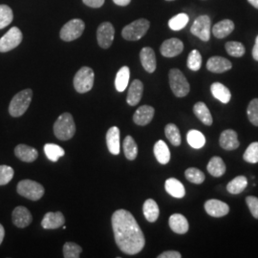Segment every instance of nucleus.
<instances>
[{"mask_svg": "<svg viewBox=\"0 0 258 258\" xmlns=\"http://www.w3.org/2000/svg\"><path fill=\"white\" fill-rule=\"evenodd\" d=\"M112 228L119 249L126 254H137L146 245L144 232L134 216L125 210H119L112 215Z\"/></svg>", "mask_w": 258, "mask_h": 258, "instance_id": "nucleus-1", "label": "nucleus"}, {"mask_svg": "<svg viewBox=\"0 0 258 258\" xmlns=\"http://www.w3.org/2000/svg\"><path fill=\"white\" fill-rule=\"evenodd\" d=\"M55 136L60 141H68L76 133L74 119L70 113L61 114L54 124Z\"/></svg>", "mask_w": 258, "mask_h": 258, "instance_id": "nucleus-2", "label": "nucleus"}, {"mask_svg": "<svg viewBox=\"0 0 258 258\" xmlns=\"http://www.w3.org/2000/svg\"><path fill=\"white\" fill-rule=\"evenodd\" d=\"M33 99L32 89H25L18 93L10 102L9 113L12 117H21L30 106Z\"/></svg>", "mask_w": 258, "mask_h": 258, "instance_id": "nucleus-3", "label": "nucleus"}, {"mask_svg": "<svg viewBox=\"0 0 258 258\" xmlns=\"http://www.w3.org/2000/svg\"><path fill=\"white\" fill-rule=\"evenodd\" d=\"M149 27L150 23L148 19H137L122 29L121 36L125 40L136 41L148 33Z\"/></svg>", "mask_w": 258, "mask_h": 258, "instance_id": "nucleus-4", "label": "nucleus"}, {"mask_svg": "<svg viewBox=\"0 0 258 258\" xmlns=\"http://www.w3.org/2000/svg\"><path fill=\"white\" fill-rule=\"evenodd\" d=\"M169 85L173 94L178 98L185 97L190 90L189 83L184 75L179 69H171L169 71Z\"/></svg>", "mask_w": 258, "mask_h": 258, "instance_id": "nucleus-5", "label": "nucleus"}, {"mask_svg": "<svg viewBox=\"0 0 258 258\" xmlns=\"http://www.w3.org/2000/svg\"><path fill=\"white\" fill-rule=\"evenodd\" d=\"M95 74L92 68L84 66L75 75L74 87L78 93L89 92L93 88Z\"/></svg>", "mask_w": 258, "mask_h": 258, "instance_id": "nucleus-6", "label": "nucleus"}, {"mask_svg": "<svg viewBox=\"0 0 258 258\" xmlns=\"http://www.w3.org/2000/svg\"><path fill=\"white\" fill-rule=\"evenodd\" d=\"M18 194L29 200L37 201L44 194L43 185L33 180H22L18 184Z\"/></svg>", "mask_w": 258, "mask_h": 258, "instance_id": "nucleus-7", "label": "nucleus"}, {"mask_svg": "<svg viewBox=\"0 0 258 258\" xmlns=\"http://www.w3.org/2000/svg\"><path fill=\"white\" fill-rule=\"evenodd\" d=\"M85 24L82 19H71L61 28L59 37L63 41H73L83 35Z\"/></svg>", "mask_w": 258, "mask_h": 258, "instance_id": "nucleus-8", "label": "nucleus"}, {"mask_svg": "<svg viewBox=\"0 0 258 258\" xmlns=\"http://www.w3.org/2000/svg\"><path fill=\"white\" fill-rule=\"evenodd\" d=\"M23 35L18 27H12L0 38V52L6 53L17 48L21 43Z\"/></svg>", "mask_w": 258, "mask_h": 258, "instance_id": "nucleus-9", "label": "nucleus"}, {"mask_svg": "<svg viewBox=\"0 0 258 258\" xmlns=\"http://www.w3.org/2000/svg\"><path fill=\"white\" fill-rule=\"evenodd\" d=\"M191 34L199 37L203 41H209L211 38V19L208 16H200L194 20L190 28Z\"/></svg>", "mask_w": 258, "mask_h": 258, "instance_id": "nucleus-10", "label": "nucleus"}, {"mask_svg": "<svg viewBox=\"0 0 258 258\" xmlns=\"http://www.w3.org/2000/svg\"><path fill=\"white\" fill-rule=\"evenodd\" d=\"M115 37V29L110 22H103L97 31L99 45L103 49H108L112 45Z\"/></svg>", "mask_w": 258, "mask_h": 258, "instance_id": "nucleus-11", "label": "nucleus"}, {"mask_svg": "<svg viewBox=\"0 0 258 258\" xmlns=\"http://www.w3.org/2000/svg\"><path fill=\"white\" fill-rule=\"evenodd\" d=\"M184 50V43L178 38H169L163 42L160 51L161 54L166 57H174L180 55Z\"/></svg>", "mask_w": 258, "mask_h": 258, "instance_id": "nucleus-12", "label": "nucleus"}, {"mask_svg": "<svg viewBox=\"0 0 258 258\" xmlns=\"http://www.w3.org/2000/svg\"><path fill=\"white\" fill-rule=\"evenodd\" d=\"M205 210L212 217H223L230 212L228 204L224 203L217 199H211L205 203Z\"/></svg>", "mask_w": 258, "mask_h": 258, "instance_id": "nucleus-13", "label": "nucleus"}, {"mask_svg": "<svg viewBox=\"0 0 258 258\" xmlns=\"http://www.w3.org/2000/svg\"><path fill=\"white\" fill-rule=\"evenodd\" d=\"M12 218H13V223L20 229L26 228L33 221V216L30 211L22 206L17 207L14 210Z\"/></svg>", "mask_w": 258, "mask_h": 258, "instance_id": "nucleus-14", "label": "nucleus"}, {"mask_svg": "<svg viewBox=\"0 0 258 258\" xmlns=\"http://www.w3.org/2000/svg\"><path fill=\"white\" fill-rule=\"evenodd\" d=\"M64 224V215L60 212H47L41 221V226L45 230L58 229L62 227Z\"/></svg>", "mask_w": 258, "mask_h": 258, "instance_id": "nucleus-15", "label": "nucleus"}, {"mask_svg": "<svg viewBox=\"0 0 258 258\" xmlns=\"http://www.w3.org/2000/svg\"><path fill=\"white\" fill-rule=\"evenodd\" d=\"M140 58L143 67L148 73H153L156 70V55L152 48L145 47L141 50Z\"/></svg>", "mask_w": 258, "mask_h": 258, "instance_id": "nucleus-16", "label": "nucleus"}, {"mask_svg": "<svg viewBox=\"0 0 258 258\" xmlns=\"http://www.w3.org/2000/svg\"><path fill=\"white\" fill-rule=\"evenodd\" d=\"M231 67L232 64L231 61L222 56H212L207 62L208 70L212 73H217V74L229 71L231 69Z\"/></svg>", "mask_w": 258, "mask_h": 258, "instance_id": "nucleus-17", "label": "nucleus"}, {"mask_svg": "<svg viewBox=\"0 0 258 258\" xmlns=\"http://www.w3.org/2000/svg\"><path fill=\"white\" fill-rule=\"evenodd\" d=\"M219 143L221 148L225 150H234L239 147L237 133L232 129H227L222 132Z\"/></svg>", "mask_w": 258, "mask_h": 258, "instance_id": "nucleus-18", "label": "nucleus"}, {"mask_svg": "<svg viewBox=\"0 0 258 258\" xmlns=\"http://www.w3.org/2000/svg\"><path fill=\"white\" fill-rule=\"evenodd\" d=\"M155 110L152 106L149 105H143L139 107L136 112L134 113L133 120L138 125H147L148 124L154 117Z\"/></svg>", "mask_w": 258, "mask_h": 258, "instance_id": "nucleus-19", "label": "nucleus"}, {"mask_svg": "<svg viewBox=\"0 0 258 258\" xmlns=\"http://www.w3.org/2000/svg\"><path fill=\"white\" fill-rule=\"evenodd\" d=\"M106 145L111 154H120V129L117 126H112L108 129L106 133Z\"/></svg>", "mask_w": 258, "mask_h": 258, "instance_id": "nucleus-20", "label": "nucleus"}, {"mask_svg": "<svg viewBox=\"0 0 258 258\" xmlns=\"http://www.w3.org/2000/svg\"><path fill=\"white\" fill-rule=\"evenodd\" d=\"M15 154L20 161L25 163H33L38 157V152L36 148L26 145H19L15 148Z\"/></svg>", "mask_w": 258, "mask_h": 258, "instance_id": "nucleus-21", "label": "nucleus"}, {"mask_svg": "<svg viewBox=\"0 0 258 258\" xmlns=\"http://www.w3.org/2000/svg\"><path fill=\"white\" fill-rule=\"evenodd\" d=\"M143 92H144V84L141 81L135 80L133 83H131L128 89L126 102L129 105L131 106L137 105L142 100Z\"/></svg>", "mask_w": 258, "mask_h": 258, "instance_id": "nucleus-22", "label": "nucleus"}, {"mask_svg": "<svg viewBox=\"0 0 258 258\" xmlns=\"http://www.w3.org/2000/svg\"><path fill=\"white\" fill-rule=\"evenodd\" d=\"M169 227L174 231L175 233L178 234H184L188 231V222L186 220V218L184 217V215L180 214V213H175L172 214L169 217Z\"/></svg>", "mask_w": 258, "mask_h": 258, "instance_id": "nucleus-23", "label": "nucleus"}, {"mask_svg": "<svg viewBox=\"0 0 258 258\" xmlns=\"http://www.w3.org/2000/svg\"><path fill=\"white\" fill-rule=\"evenodd\" d=\"M165 188H166V192L174 198L181 199L185 195L184 184L175 178L167 179L166 184H165Z\"/></svg>", "mask_w": 258, "mask_h": 258, "instance_id": "nucleus-24", "label": "nucleus"}, {"mask_svg": "<svg viewBox=\"0 0 258 258\" xmlns=\"http://www.w3.org/2000/svg\"><path fill=\"white\" fill-rule=\"evenodd\" d=\"M233 30H234V23L230 19H224L213 26L212 34L217 38H224L231 35Z\"/></svg>", "mask_w": 258, "mask_h": 258, "instance_id": "nucleus-25", "label": "nucleus"}, {"mask_svg": "<svg viewBox=\"0 0 258 258\" xmlns=\"http://www.w3.org/2000/svg\"><path fill=\"white\" fill-rule=\"evenodd\" d=\"M212 96L220 101L222 103H228L231 101V94L230 89L220 83H212L211 86Z\"/></svg>", "mask_w": 258, "mask_h": 258, "instance_id": "nucleus-26", "label": "nucleus"}, {"mask_svg": "<svg viewBox=\"0 0 258 258\" xmlns=\"http://www.w3.org/2000/svg\"><path fill=\"white\" fill-rule=\"evenodd\" d=\"M154 155L156 157L157 161L162 165H166L170 161V151L164 141L159 140L155 144Z\"/></svg>", "mask_w": 258, "mask_h": 258, "instance_id": "nucleus-27", "label": "nucleus"}, {"mask_svg": "<svg viewBox=\"0 0 258 258\" xmlns=\"http://www.w3.org/2000/svg\"><path fill=\"white\" fill-rule=\"evenodd\" d=\"M194 112L195 116L203 122L206 125H212L213 122L212 114L210 109L206 105V103L202 102L195 103L194 106Z\"/></svg>", "mask_w": 258, "mask_h": 258, "instance_id": "nucleus-28", "label": "nucleus"}, {"mask_svg": "<svg viewBox=\"0 0 258 258\" xmlns=\"http://www.w3.org/2000/svg\"><path fill=\"white\" fill-rule=\"evenodd\" d=\"M208 171L211 175L213 177H221L225 174L227 167L223 161V159L220 157H212L208 164Z\"/></svg>", "mask_w": 258, "mask_h": 258, "instance_id": "nucleus-29", "label": "nucleus"}, {"mask_svg": "<svg viewBox=\"0 0 258 258\" xmlns=\"http://www.w3.org/2000/svg\"><path fill=\"white\" fill-rule=\"evenodd\" d=\"M143 212L148 222L154 223L157 221L159 217L160 210L156 202L153 199H148L143 206Z\"/></svg>", "mask_w": 258, "mask_h": 258, "instance_id": "nucleus-30", "label": "nucleus"}, {"mask_svg": "<svg viewBox=\"0 0 258 258\" xmlns=\"http://www.w3.org/2000/svg\"><path fill=\"white\" fill-rule=\"evenodd\" d=\"M130 78V70L127 66H122L118 73L116 75L115 79V87L118 92H123L129 83Z\"/></svg>", "mask_w": 258, "mask_h": 258, "instance_id": "nucleus-31", "label": "nucleus"}, {"mask_svg": "<svg viewBox=\"0 0 258 258\" xmlns=\"http://www.w3.org/2000/svg\"><path fill=\"white\" fill-rule=\"evenodd\" d=\"M186 141H187V144L195 149H200L206 145V138L203 133L195 129L188 131L186 135Z\"/></svg>", "mask_w": 258, "mask_h": 258, "instance_id": "nucleus-32", "label": "nucleus"}, {"mask_svg": "<svg viewBox=\"0 0 258 258\" xmlns=\"http://www.w3.org/2000/svg\"><path fill=\"white\" fill-rule=\"evenodd\" d=\"M248 180L245 176H237L227 185V190L231 194H239L247 187Z\"/></svg>", "mask_w": 258, "mask_h": 258, "instance_id": "nucleus-33", "label": "nucleus"}, {"mask_svg": "<svg viewBox=\"0 0 258 258\" xmlns=\"http://www.w3.org/2000/svg\"><path fill=\"white\" fill-rule=\"evenodd\" d=\"M123 152L125 157L130 161H133L137 158L138 146L135 140L131 136H126L123 141Z\"/></svg>", "mask_w": 258, "mask_h": 258, "instance_id": "nucleus-34", "label": "nucleus"}, {"mask_svg": "<svg viewBox=\"0 0 258 258\" xmlns=\"http://www.w3.org/2000/svg\"><path fill=\"white\" fill-rule=\"evenodd\" d=\"M44 152L47 158L52 162H57L65 154L64 149L55 144H46L44 146Z\"/></svg>", "mask_w": 258, "mask_h": 258, "instance_id": "nucleus-35", "label": "nucleus"}, {"mask_svg": "<svg viewBox=\"0 0 258 258\" xmlns=\"http://www.w3.org/2000/svg\"><path fill=\"white\" fill-rule=\"evenodd\" d=\"M166 138L170 142V144L174 147H179L181 145V134L179 128L174 123H168L165 128Z\"/></svg>", "mask_w": 258, "mask_h": 258, "instance_id": "nucleus-36", "label": "nucleus"}, {"mask_svg": "<svg viewBox=\"0 0 258 258\" xmlns=\"http://www.w3.org/2000/svg\"><path fill=\"white\" fill-rule=\"evenodd\" d=\"M188 21H189L188 16L183 13V14H179L175 17H173L172 19H169L168 26L173 31H180L186 26Z\"/></svg>", "mask_w": 258, "mask_h": 258, "instance_id": "nucleus-37", "label": "nucleus"}, {"mask_svg": "<svg viewBox=\"0 0 258 258\" xmlns=\"http://www.w3.org/2000/svg\"><path fill=\"white\" fill-rule=\"evenodd\" d=\"M184 176L187 179V181H189L192 184H200L205 181V174L203 172L196 168V167H189L185 170Z\"/></svg>", "mask_w": 258, "mask_h": 258, "instance_id": "nucleus-38", "label": "nucleus"}, {"mask_svg": "<svg viewBox=\"0 0 258 258\" xmlns=\"http://www.w3.org/2000/svg\"><path fill=\"white\" fill-rule=\"evenodd\" d=\"M14 19L13 11L7 5H0V29L7 27Z\"/></svg>", "mask_w": 258, "mask_h": 258, "instance_id": "nucleus-39", "label": "nucleus"}, {"mask_svg": "<svg viewBox=\"0 0 258 258\" xmlns=\"http://www.w3.org/2000/svg\"><path fill=\"white\" fill-rule=\"evenodd\" d=\"M83 249L74 242H67L63 246V256L65 258H79Z\"/></svg>", "mask_w": 258, "mask_h": 258, "instance_id": "nucleus-40", "label": "nucleus"}, {"mask_svg": "<svg viewBox=\"0 0 258 258\" xmlns=\"http://www.w3.org/2000/svg\"><path fill=\"white\" fill-rule=\"evenodd\" d=\"M187 67L192 71L200 70L202 66V55L198 50H192L187 57Z\"/></svg>", "mask_w": 258, "mask_h": 258, "instance_id": "nucleus-41", "label": "nucleus"}, {"mask_svg": "<svg viewBox=\"0 0 258 258\" xmlns=\"http://www.w3.org/2000/svg\"><path fill=\"white\" fill-rule=\"evenodd\" d=\"M226 51L229 55L235 57H240L245 54V47L237 41H229L226 43Z\"/></svg>", "mask_w": 258, "mask_h": 258, "instance_id": "nucleus-42", "label": "nucleus"}, {"mask_svg": "<svg viewBox=\"0 0 258 258\" xmlns=\"http://www.w3.org/2000/svg\"><path fill=\"white\" fill-rule=\"evenodd\" d=\"M243 159L250 164L258 163V142L251 143L249 145L243 155Z\"/></svg>", "mask_w": 258, "mask_h": 258, "instance_id": "nucleus-43", "label": "nucleus"}, {"mask_svg": "<svg viewBox=\"0 0 258 258\" xmlns=\"http://www.w3.org/2000/svg\"><path fill=\"white\" fill-rule=\"evenodd\" d=\"M247 114L249 120L255 126H258V99H253L249 102Z\"/></svg>", "mask_w": 258, "mask_h": 258, "instance_id": "nucleus-44", "label": "nucleus"}, {"mask_svg": "<svg viewBox=\"0 0 258 258\" xmlns=\"http://www.w3.org/2000/svg\"><path fill=\"white\" fill-rule=\"evenodd\" d=\"M14 174V169L11 166H0V185H5L10 183Z\"/></svg>", "mask_w": 258, "mask_h": 258, "instance_id": "nucleus-45", "label": "nucleus"}, {"mask_svg": "<svg viewBox=\"0 0 258 258\" xmlns=\"http://www.w3.org/2000/svg\"><path fill=\"white\" fill-rule=\"evenodd\" d=\"M246 203L249 207V212L252 214V216L258 219V198L254 196H248L246 198Z\"/></svg>", "mask_w": 258, "mask_h": 258, "instance_id": "nucleus-46", "label": "nucleus"}, {"mask_svg": "<svg viewBox=\"0 0 258 258\" xmlns=\"http://www.w3.org/2000/svg\"><path fill=\"white\" fill-rule=\"evenodd\" d=\"M182 254L176 250H166L158 255V258H181Z\"/></svg>", "mask_w": 258, "mask_h": 258, "instance_id": "nucleus-47", "label": "nucleus"}, {"mask_svg": "<svg viewBox=\"0 0 258 258\" xmlns=\"http://www.w3.org/2000/svg\"><path fill=\"white\" fill-rule=\"evenodd\" d=\"M83 3L91 8H100L104 4L105 0H83Z\"/></svg>", "mask_w": 258, "mask_h": 258, "instance_id": "nucleus-48", "label": "nucleus"}, {"mask_svg": "<svg viewBox=\"0 0 258 258\" xmlns=\"http://www.w3.org/2000/svg\"><path fill=\"white\" fill-rule=\"evenodd\" d=\"M252 56L255 60L258 61V36L256 39H255V43H254V46L252 49Z\"/></svg>", "mask_w": 258, "mask_h": 258, "instance_id": "nucleus-49", "label": "nucleus"}, {"mask_svg": "<svg viewBox=\"0 0 258 258\" xmlns=\"http://www.w3.org/2000/svg\"><path fill=\"white\" fill-rule=\"evenodd\" d=\"M113 2L119 6H127L131 0H113Z\"/></svg>", "mask_w": 258, "mask_h": 258, "instance_id": "nucleus-50", "label": "nucleus"}, {"mask_svg": "<svg viewBox=\"0 0 258 258\" xmlns=\"http://www.w3.org/2000/svg\"><path fill=\"white\" fill-rule=\"evenodd\" d=\"M4 236H5V230H4V227L0 224V245L4 239Z\"/></svg>", "mask_w": 258, "mask_h": 258, "instance_id": "nucleus-51", "label": "nucleus"}, {"mask_svg": "<svg viewBox=\"0 0 258 258\" xmlns=\"http://www.w3.org/2000/svg\"><path fill=\"white\" fill-rule=\"evenodd\" d=\"M248 1L250 3V5H252L254 8L258 9V0H248Z\"/></svg>", "mask_w": 258, "mask_h": 258, "instance_id": "nucleus-52", "label": "nucleus"}, {"mask_svg": "<svg viewBox=\"0 0 258 258\" xmlns=\"http://www.w3.org/2000/svg\"><path fill=\"white\" fill-rule=\"evenodd\" d=\"M166 1H173V0H166Z\"/></svg>", "mask_w": 258, "mask_h": 258, "instance_id": "nucleus-53", "label": "nucleus"}]
</instances>
